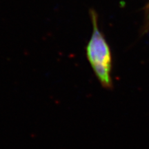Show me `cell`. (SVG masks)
Here are the masks:
<instances>
[{
	"instance_id": "6da1fadb",
	"label": "cell",
	"mask_w": 149,
	"mask_h": 149,
	"mask_svg": "<svg viewBox=\"0 0 149 149\" xmlns=\"http://www.w3.org/2000/svg\"><path fill=\"white\" fill-rule=\"evenodd\" d=\"M91 10L93 33L86 46V56L96 77L105 88L111 86V53L108 43L97 25V17Z\"/></svg>"
}]
</instances>
